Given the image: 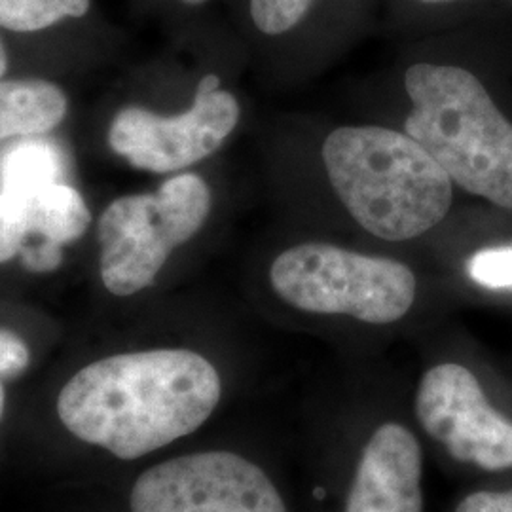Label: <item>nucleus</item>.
Instances as JSON below:
<instances>
[{"instance_id": "obj_7", "label": "nucleus", "mask_w": 512, "mask_h": 512, "mask_svg": "<svg viewBox=\"0 0 512 512\" xmlns=\"http://www.w3.org/2000/svg\"><path fill=\"white\" fill-rule=\"evenodd\" d=\"M131 512H287L274 482L232 452L169 459L137 478Z\"/></svg>"}, {"instance_id": "obj_9", "label": "nucleus", "mask_w": 512, "mask_h": 512, "mask_svg": "<svg viewBox=\"0 0 512 512\" xmlns=\"http://www.w3.org/2000/svg\"><path fill=\"white\" fill-rule=\"evenodd\" d=\"M423 454L401 423H384L368 440L344 512H423Z\"/></svg>"}, {"instance_id": "obj_6", "label": "nucleus", "mask_w": 512, "mask_h": 512, "mask_svg": "<svg viewBox=\"0 0 512 512\" xmlns=\"http://www.w3.org/2000/svg\"><path fill=\"white\" fill-rule=\"evenodd\" d=\"M238 99L220 90L217 74L203 76L192 107L179 116H160L126 107L110 122L109 145L141 171L173 173L219 150L239 122Z\"/></svg>"}, {"instance_id": "obj_10", "label": "nucleus", "mask_w": 512, "mask_h": 512, "mask_svg": "<svg viewBox=\"0 0 512 512\" xmlns=\"http://www.w3.org/2000/svg\"><path fill=\"white\" fill-rule=\"evenodd\" d=\"M67 109V95L54 82L0 78V145L50 133L65 120Z\"/></svg>"}, {"instance_id": "obj_19", "label": "nucleus", "mask_w": 512, "mask_h": 512, "mask_svg": "<svg viewBox=\"0 0 512 512\" xmlns=\"http://www.w3.org/2000/svg\"><path fill=\"white\" fill-rule=\"evenodd\" d=\"M456 512H512V488L503 492L480 490L459 501Z\"/></svg>"}, {"instance_id": "obj_16", "label": "nucleus", "mask_w": 512, "mask_h": 512, "mask_svg": "<svg viewBox=\"0 0 512 512\" xmlns=\"http://www.w3.org/2000/svg\"><path fill=\"white\" fill-rule=\"evenodd\" d=\"M469 275L488 289H512V245L482 249L469 260Z\"/></svg>"}, {"instance_id": "obj_11", "label": "nucleus", "mask_w": 512, "mask_h": 512, "mask_svg": "<svg viewBox=\"0 0 512 512\" xmlns=\"http://www.w3.org/2000/svg\"><path fill=\"white\" fill-rule=\"evenodd\" d=\"M31 234L57 245L82 238L92 222V213L82 194L67 183H52L27 192Z\"/></svg>"}, {"instance_id": "obj_17", "label": "nucleus", "mask_w": 512, "mask_h": 512, "mask_svg": "<svg viewBox=\"0 0 512 512\" xmlns=\"http://www.w3.org/2000/svg\"><path fill=\"white\" fill-rule=\"evenodd\" d=\"M61 249H63V245L42 239L40 245H33V247L23 245V249L19 251V258H21L23 268L29 272H37V274L54 272L63 262Z\"/></svg>"}, {"instance_id": "obj_8", "label": "nucleus", "mask_w": 512, "mask_h": 512, "mask_svg": "<svg viewBox=\"0 0 512 512\" xmlns=\"http://www.w3.org/2000/svg\"><path fill=\"white\" fill-rule=\"evenodd\" d=\"M416 414L452 458L490 473L512 469V420L488 401L469 368L444 363L425 372Z\"/></svg>"}, {"instance_id": "obj_5", "label": "nucleus", "mask_w": 512, "mask_h": 512, "mask_svg": "<svg viewBox=\"0 0 512 512\" xmlns=\"http://www.w3.org/2000/svg\"><path fill=\"white\" fill-rule=\"evenodd\" d=\"M275 293L296 310L349 315L372 325L403 319L416 298V277L391 258L329 243H304L275 258Z\"/></svg>"}, {"instance_id": "obj_23", "label": "nucleus", "mask_w": 512, "mask_h": 512, "mask_svg": "<svg viewBox=\"0 0 512 512\" xmlns=\"http://www.w3.org/2000/svg\"><path fill=\"white\" fill-rule=\"evenodd\" d=\"M421 2H429V4H437V2H454V0H421Z\"/></svg>"}, {"instance_id": "obj_13", "label": "nucleus", "mask_w": 512, "mask_h": 512, "mask_svg": "<svg viewBox=\"0 0 512 512\" xmlns=\"http://www.w3.org/2000/svg\"><path fill=\"white\" fill-rule=\"evenodd\" d=\"M92 8V0H0V31L38 35L67 21H82Z\"/></svg>"}, {"instance_id": "obj_21", "label": "nucleus", "mask_w": 512, "mask_h": 512, "mask_svg": "<svg viewBox=\"0 0 512 512\" xmlns=\"http://www.w3.org/2000/svg\"><path fill=\"white\" fill-rule=\"evenodd\" d=\"M4 403H6V393H4V385L0 382V418L4 414Z\"/></svg>"}, {"instance_id": "obj_15", "label": "nucleus", "mask_w": 512, "mask_h": 512, "mask_svg": "<svg viewBox=\"0 0 512 512\" xmlns=\"http://www.w3.org/2000/svg\"><path fill=\"white\" fill-rule=\"evenodd\" d=\"M311 0H251V18L264 35H283L300 23Z\"/></svg>"}, {"instance_id": "obj_12", "label": "nucleus", "mask_w": 512, "mask_h": 512, "mask_svg": "<svg viewBox=\"0 0 512 512\" xmlns=\"http://www.w3.org/2000/svg\"><path fill=\"white\" fill-rule=\"evenodd\" d=\"M67 154L44 135L23 137L0 154V188L33 192L46 184L63 183Z\"/></svg>"}, {"instance_id": "obj_14", "label": "nucleus", "mask_w": 512, "mask_h": 512, "mask_svg": "<svg viewBox=\"0 0 512 512\" xmlns=\"http://www.w3.org/2000/svg\"><path fill=\"white\" fill-rule=\"evenodd\" d=\"M29 236L27 194L0 188V264L18 256Z\"/></svg>"}, {"instance_id": "obj_1", "label": "nucleus", "mask_w": 512, "mask_h": 512, "mask_svg": "<svg viewBox=\"0 0 512 512\" xmlns=\"http://www.w3.org/2000/svg\"><path fill=\"white\" fill-rule=\"evenodd\" d=\"M220 393L217 368L196 351H135L76 372L57 397V416L76 439L137 459L200 429Z\"/></svg>"}, {"instance_id": "obj_3", "label": "nucleus", "mask_w": 512, "mask_h": 512, "mask_svg": "<svg viewBox=\"0 0 512 512\" xmlns=\"http://www.w3.org/2000/svg\"><path fill=\"white\" fill-rule=\"evenodd\" d=\"M406 133L467 192L512 209V124L475 74L418 63L404 76Z\"/></svg>"}, {"instance_id": "obj_20", "label": "nucleus", "mask_w": 512, "mask_h": 512, "mask_svg": "<svg viewBox=\"0 0 512 512\" xmlns=\"http://www.w3.org/2000/svg\"><path fill=\"white\" fill-rule=\"evenodd\" d=\"M8 65H10V55H8V48H6V42L2 38V31H0V78H4V74L8 71Z\"/></svg>"}, {"instance_id": "obj_22", "label": "nucleus", "mask_w": 512, "mask_h": 512, "mask_svg": "<svg viewBox=\"0 0 512 512\" xmlns=\"http://www.w3.org/2000/svg\"><path fill=\"white\" fill-rule=\"evenodd\" d=\"M179 2H183L184 6H202L207 0H179Z\"/></svg>"}, {"instance_id": "obj_18", "label": "nucleus", "mask_w": 512, "mask_h": 512, "mask_svg": "<svg viewBox=\"0 0 512 512\" xmlns=\"http://www.w3.org/2000/svg\"><path fill=\"white\" fill-rule=\"evenodd\" d=\"M29 361V348L18 334L0 329V376H14L23 372Z\"/></svg>"}, {"instance_id": "obj_4", "label": "nucleus", "mask_w": 512, "mask_h": 512, "mask_svg": "<svg viewBox=\"0 0 512 512\" xmlns=\"http://www.w3.org/2000/svg\"><path fill=\"white\" fill-rule=\"evenodd\" d=\"M211 213V190L184 173L154 194H131L110 203L99 219V272L109 293L131 296L150 287L171 253L202 230Z\"/></svg>"}, {"instance_id": "obj_2", "label": "nucleus", "mask_w": 512, "mask_h": 512, "mask_svg": "<svg viewBox=\"0 0 512 512\" xmlns=\"http://www.w3.org/2000/svg\"><path fill=\"white\" fill-rule=\"evenodd\" d=\"M323 162L334 192L372 236L418 238L450 211L452 179L408 133L334 129Z\"/></svg>"}]
</instances>
